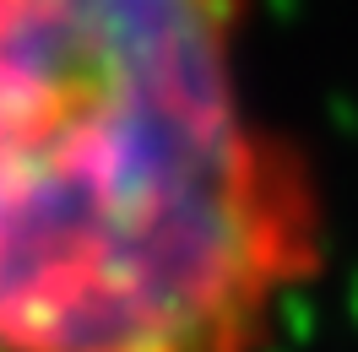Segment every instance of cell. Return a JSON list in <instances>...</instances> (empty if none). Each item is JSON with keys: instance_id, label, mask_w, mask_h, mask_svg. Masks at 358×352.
Wrapping results in <instances>:
<instances>
[{"instance_id": "6da1fadb", "label": "cell", "mask_w": 358, "mask_h": 352, "mask_svg": "<svg viewBox=\"0 0 358 352\" xmlns=\"http://www.w3.org/2000/svg\"><path fill=\"white\" fill-rule=\"evenodd\" d=\"M326 265L261 0H0V352H282Z\"/></svg>"}]
</instances>
